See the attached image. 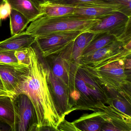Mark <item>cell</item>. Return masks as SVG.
<instances>
[{
  "label": "cell",
  "mask_w": 131,
  "mask_h": 131,
  "mask_svg": "<svg viewBox=\"0 0 131 131\" xmlns=\"http://www.w3.org/2000/svg\"><path fill=\"white\" fill-rule=\"evenodd\" d=\"M28 49L31 60L30 72L15 94L23 93L31 99L36 112L38 126L48 125L57 127L61 121L48 84L47 66L35 49L32 47Z\"/></svg>",
  "instance_id": "1"
},
{
  "label": "cell",
  "mask_w": 131,
  "mask_h": 131,
  "mask_svg": "<svg viewBox=\"0 0 131 131\" xmlns=\"http://www.w3.org/2000/svg\"><path fill=\"white\" fill-rule=\"evenodd\" d=\"M68 88L72 112H95L107 104L108 95L106 88L84 66L74 62L71 70Z\"/></svg>",
  "instance_id": "2"
},
{
  "label": "cell",
  "mask_w": 131,
  "mask_h": 131,
  "mask_svg": "<svg viewBox=\"0 0 131 131\" xmlns=\"http://www.w3.org/2000/svg\"><path fill=\"white\" fill-rule=\"evenodd\" d=\"M82 66L104 87L131 98V54L98 68Z\"/></svg>",
  "instance_id": "3"
},
{
  "label": "cell",
  "mask_w": 131,
  "mask_h": 131,
  "mask_svg": "<svg viewBox=\"0 0 131 131\" xmlns=\"http://www.w3.org/2000/svg\"><path fill=\"white\" fill-rule=\"evenodd\" d=\"M100 20L73 14L57 17L42 15L31 22L25 31L37 37L57 32L72 31H85L99 22Z\"/></svg>",
  "instance_id": "4"
},
{
  "label": "cell",
  "mask_w": 131,
  "mask_h": 131,
  "mask_svg": "<svg viewBox=\"0 0 131 131\" xmlns=\"http://www.w3.org/2000/svg\"><path fill=\"white\" fill-rule=\"evenodd\" d=\"M100 19L99 22L86 31L94 34L107 32L125 45L131 43V17L116 12Z\"/></svg>",
  "instance_id": "5"
},
{
  "label": "cell",
  "mask_w": 131,
  "mask_h": 131,
  "mask_svg": "<svg viewBox=\"0 0 131 131\" xmlns=\"http://www.w3.org/2000/svg\"><path fill=\"white\" fill-rule=\"evenodd\" d=\"M131 45H125L120 41H115L90 55L81 58L79 64L92 68L103 66L118 58L131 54Z\"/></svg>",
  "instance_id": "6"
},
{
  "label": "cell",
  "mask_w": 131,
  "mask_h": 131,
  "mask_svg": "<svg viewBox=\"0 0 131 131\" xmlns=\"http://www.w3.org/2000/svg\"><path fill=\"white\" fill-rule=\"evenodd\" d=\"M14 109V121L11 131H29L32 125L38 123L33 104L28 96L23 93L12 97Z\"/></svg>",
  "instance_id": "7"
},
{
  "label": "cell",
  "mask_w": 131,
  "mask_h": 131,
  "mask_svg": "<svg viewBox=\"0 0 131 131\" xmlns=\"http://www.w3.org/2000/svg\"><path fill=\"white\" fill-rule=\"evenodd\" d=\"M74 41L58 52L43 58L45 64L53 75L68 88L72 66L74 62L72 57Z\"/></svg>",
  "instance_id": "8"
},
{
  "label": "cell",
  "mask_w": 131,
  "mask_h": 131,
  "mask_svg": "<svg viewBox=\"0 0 131 131\" xmlns=\"http://www.w3.org/2000/svg\"><path fill=\"white\" fill-rule=\"evenodd\" d=\"M72 31L57 32L47 36L37 37L36 42L42 58L58 52L75 40L82 32Z\"/></svg>",
  "instance_id": "9"
},
{
  "label": "cell",
  "mask_w": 131,
  "mask_h": 131,
  "mask_svg": "<svg viewBox=\"0 0 131 131\" xmlns=\"http://www.w3.org/2000/svg\"><path fill=\"white\" fill-rule=\"evenodd\" d=\"M47 67L48 87L57 113L62 121L65 119L66 115L72 112L70 104L69 88L55 77Z\"/></svg>",
  "instance_id": "10"
},
{
  "label": "cell",
  "mask_w": 131,
  "mask_h": 131,
  "mask_svg": "<svg viewBox=\"0 0 131 131\" xmlns=\"http://www.w3.org/2000/svg\"><path fill=\"white\" fill-rule=\"evenodd\" d=\"M74 6L75 9L73 14L98 19L110 15L116 12L126 15L122 5L106 0L92 1Z\"/></svg>",
  "instance_id": "11"
},
{
  "label": "cell",
  "mask_w": 131,
  "mask_h": 131,
  "mask_svg": "<svg viewBox=\"0 0 131 131\" xmlns=\"http://www.w3.org/2000/svg\"><path fill=\"white\" fill-rule=\"evenodd\" d=\"M30 72L29 66L0 64V77L6 91L12 97Z\"/></svg>",
  "instance_id": "12"
},
{
  "label": "cell",
  "mask_w": 131,
  "mask_h": 131,
  "mask_svg": "<svg viewBox=\"0 0 131 131\" xmlns=\"http://www.w3.org/2000/svg\"><path fill=\"white\" fill-rule=\"evenodd\" d=\"M98 110L104 120L100 131H131V117L109 105Z\"/></svg>",
  "instance_id": "13"
},
{
  "label": "cell",
  "mask_w": 131,
  "mask_h": 131,
  "mask_svg": "<svg viewBox=\"0 0 131 131\" xmlns=\"http://www.w3.org/2000/svg\"><path fill=\"white\" fill-rule=\"evenodd\" d=\"M37 37L26 31L12 36L0 41V50L15 52L31 47L36 42Z\"/></svg>",
  "instance_id": "14"
},
{
  "label": "cell",
  "mask_w": 131,
  "mask_h": 131,
  "mask_svg": "<svg viewBox=\"0 0 131 131\" xmlns=\"http://www.w3.org/2000/svg\"><path fill=\"white\" fill-rule=\"evenodd\" d=\"M104 121L101 112L98 110L90 114H84L72 123L81 131H100Z\"/></svg>",
  "instance_id": "15"
},
{
  "label": "cell",
  "mask_w": 131,
  "mask_h": 131,
  "mask_svg": "<svg viewBox=\"0 0 131 131\" xmlns=\"http://www.w3.org/2000/svg\"><path fill=\"white\" fill-rule=\"evenodd\" d=\"M14 9L21 13L32 22L42 15L40 5L32 0H6Z\"/></svg>",
  "instance_id": "16"
},
{
  "label": "cell",
  "mask_w": 131,
  "mask_h": 131,
  "mask_svg": "<svg viewBox=\"0 0 131 131\" xmlns=\"http://www.w3.org/2000/svg\"><path fill=\"white\" fill-rule=\"evenodd\" d=\"M105 88L108 95L107 104L131 117V98L114 89Z\"/></svg>",
  "instance_id": "17"
},
{
  "label": "cell",
  "mask_w": 131,
  "mask_h": 131,
  "mask_svg": "<svg viewBox=\"0 0 131 131\" xmlns=\"http://www.w3.org/2000/svg\"><path fill=\"white\" fill-rule=\"evenodd\" d=\"M42 15L49 17H57L73 14L75 7L47 1L40 5Z\"/></svg>",
  "instance_id": "18"
},
{
  "label": "cell",
  "mask_w": 131,
  "mask_h": 131,
  "mask_svg": "<svg viewBox=\"0 0 131 131\" xmlns=\"http://www.w3.org/2000/svg\"><path fill=\"white\" fill-rule=\"evenodd\" d=\"M96 34L85 31L79 35L74 41L72 57L74 62L79 63L83 51L89 45Z\"/></svg>",
  "instance_id": "19"
},
{
  "label": "cell",
  "mask_w": 131,
  "mask_h": 131,
  "mask_svg": "<svg viewBox=\"0 0 131 131\" xmlns=\"http://www.w3.org/2000/svg\"><path fill=\"white\" fill-rule=\"evenodd\" d=\"M118 40L114 35L107 32L96 34L95 37L83 51L82 57H87L115 41Z\"/></svg>",
  "instance_id": "20"
},
{
  "label": "cell",
  "mask_w": 131,
  "mask_h": 131,
  "mask_svg": "<svg viewBox=\"0 0 131 131\" xmlns=\"http://www.w3.org/2000/svg\"><path fill=\"white\" fill-rule=\"evenodd\" d=\"M15 113L12 98L0 96V121L11 128L14 121Z\"/></svg>",
  "instance_id": "21"
},
{
  "label": "cell",
  "mask_w": 131,
  "mask_h": 131,
  "mask_svg": "<svg viewBox=\"0 0 131 131\" xmlns=\"http://www.w3.org/2000/svg\"><path fill=\"white\" fill-rule=\"evenodd\" d=\"M10 17V28L12 36L23 32L30 23L21 13L12 9Z\"/></svg>",
  "instance_id": "22"
},
{
  "label": "cell",
  "mask_w": 131,
  "mask_h": 131,
  "mask_svg": "<svg viewBox=\"0 0 131 131\" xmlns=\"http://www.w3.org/2000/svg\"><path fill=\"white\" fill-rule=\"evenodd\" d=\"M28 48L15 52V55L17 60L18 64L20 65L25 66L27 67L31 65V58Z\"/></svg>",
  "instance_id": "23"
},
{
  "label": "cell",
  "mask_w": 131,
  "mask_h": 131,
  "mask_svg": "<svg viewBox=\"0 0 131 131\" xmlns=\"http://www.w3.org/2000/svg\"><path fill=\"white\" fill-rule=\"evenodd\" d=\"M14 51L0 50V64H18Z\"/></svg>",
  "instance_id": "24"
},
{
  "label": "cell",
  "mask_w": 131,
  "mask_h": 131,
  "mask_svg": "<svg viewBox=\"0 0 131 131\" xmlns=\"http://www.w3.org/2000/svg\"><path fill=\"white\" fill-rule=\"evenodd\" d=\"M12 7L11 5L6 0L0 5V19L5 20L10 16L11 12Z\"/></svg>",
  "instance_id": "25"
},
{
  "label": "cell",
  "mask_w": 131,
  "mask_h": 131,
  "mask_svg": "<svg viewBox=\"0 0 131 131\" xmlns=\"http://www.w3.org/2000/svg\"><path fill=\"white\" fill-rule=\"evenodd\" d=\"M57 128L60 131H81L75 128L72 122H69L65 119L61 122Z\"/></svg>",
  "instance_id": "26"
},
{
  "label": "cell",
  "mask_w": 131,
  "mask_h": 131,
  "mask_svg": "<svg viewBox=\"0 0 131 131\" xmlns=\"http://www.w3.org/2000/svg\"><path fill=\"white\" fill-rule=\"evenodd\" d=\"M96 1V0H63L61 1L56 2V3L64 4L70 5L75 6L79 4L85 3L92 1ZM55 3V2H54Z\"/></svg>",
  "instance_id": "27"
},
{
  "label": "cell",
  "mask_w": 131,
  "mask_h": 131,
  "mask_svg": "<svg viewBox=\"0 0 131 131\" xmlns=\"http://www.w3.org/2000/svg\"><path fill=\"white\" fill-rule=\"evenodd\" d=\"M37 131H60L57 128L51 125H42L38 126Z\"/></svg>",
  "instance_id": "28"
},
{
  "label": "cell",
  "mask_w": 131,
  "mask_h": 131,
  "mask_svg": "<svg viewBox=\"0 0 131 131\" xmlns=\"http://www.w3.org/2000/svg\"><path fill=\"white\" fill-rule=\"evenodd\" d=\"M106 1L109 2L115 3V4H119L121 2L124 1L131 2V0H106Z\"/></svg>",
  "instance_id": "29"
},
{
  "label": "cell",
  "mask_w": 131,
  "mask_h": 131,
  "mask_svg": "<svg viewBox=\"0 0 131 131\" xmlns=\"http://www.w3.org/2000/svg\"><path fill=\"white\" fill-rule=\"evenodd\" d=\"M38 125L37 123H35L32 126L29 131H37Z\"/></svg>",
  "instance_id": "30"
},
{
  "label": "cell",
  "mask_w": 131,
  "mask_h": 131,
  "mask_svg": "<svg viewBox=\"0 0 131 131\" xmlns=\"http://www.w3.org/2000/svg\"><path fill=\"white\" fill-rule=\"evenodd\" d=\"M32 1H34L40 5L48 1V0H32Z\"/></svg>",
  "instance_id": "31"
},
{
  "label": "cell",
  "mask_w": 131,
  "mask_h": 131,
  "mask_svg": "<svg viewBox=\"0 0 131 131\" xmlns=\"http://www.w3.org/2000/svg\"><path fill=\"white\" fill-rule=\"evenodd\" d=\"M0 91L7 92L6 90H5V88L4 87V85H3L2 81L1 79V77H0Z\"/></svg>",
  "instance_id": "32"
},
{
  "label": "cell",
  "mask_w": 131,
  "mask_h": 131,
  "mask_svg": "<svg viewBox=\"0 0 131 131\" xmlns=\"http://www.w3.org/2000/svg\"><path fill=\"white\" fill-rule=\"evenodd\" d=\"M0 96H9L12 97L11 95L7 92L1 91H0Z\"/></svg>",
  "instance_id": "33"
},
{
  "label": "cell",
  "mask_w": 131,
  "mask_h": 131,
  "mask_svg": "<svg viewBox=\"0 0 131 131\" xmlns=\"http://www.w3.org/2000/svg\"><path fill=\"white\" fill-rule=\"evenodd\" d=\"M0 131H11V128H10V130H8V129H6V128L3 127L0 125Z\"/></svg>",
  "instance_id": "34"
},
{
  "label": "cell",
  "mask_w": 131,
  "mask_h": 131,
  "mask_svg": "<svg viewBox=\"0 0 131 131\" xmlns=\"http://www.w3.org/2000/svg\"><path fill=\"white\" fill-rule=\"evenodd\" d=\"M63 1V0H48V1L50 2L56 3V2H58L61 1Z\"/></svg>",
  "instance_id": "35"
},
{
  "label": "cell",
  "mask_w": 131,
  "mask_h": 131,
  "mask_svg": "<svg viewBox=\"0 0 131 131\" xmlns=\"http://www.w3.org/2000/svg\"><path fill=\"white\" fill-rule=\"evenodd\" d=\"M4 0H0V5H1L2 3L4 2Z\"/></svg>",
  "instance_id": "36"
}]
</instances>
